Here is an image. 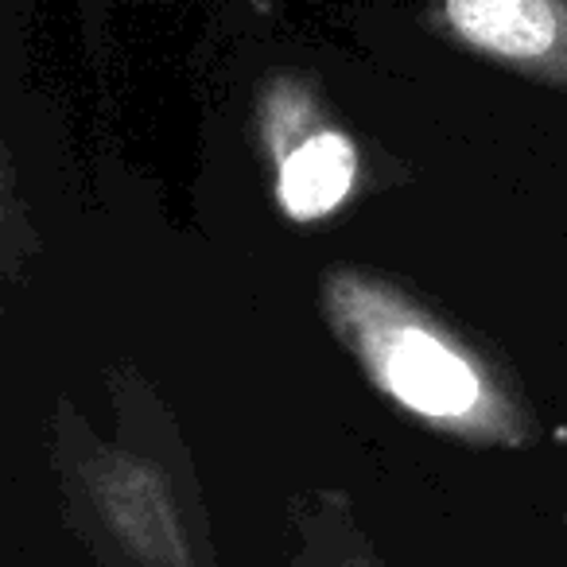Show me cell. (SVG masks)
<instances>
[{
    "label": "cell",
    "mask_w": 567,
    "mask_h": 567,
    "mask_svg": "<svg viewBox=\"0 0 567 567\" xmlns=\"http://www.w3.org/2000/svg\"><path fill=\"white\" fill-rule=\"evenodd\" d=\"M319 311L373 389L404 416L471 447H528L536 416L505 373L432 308L370 268L334 265Z\"/></svg>",
    "instance_id": "1"
},
{
    "label": "cell",
    "mask_w": 567,
    "mask_h": 567,
    "mask_svg": "<svg viewBox=\"0 0 567 567\" xmlns=\"http://www.w3.org/2000/svg\"><path fill=\"white\" fill-rule=\"evenodd\" d=\"M272 198L288 221H323L358 190L362 159L347 128L334 125L319 90L292 71L268 74L252 105Z\"/></svg>",
    "instance_id": "2"
},
{
    "label": "cell",
    "mask_w": 567,
    "mask_h": 567,
    "mask_svg": "<svg viewBox=\"0 0 567 567\" xmlns=\"http://www.w3.org/2000/svg\"><path fill=\"white\" fill-rule=\"evenodd\" d=\"M82 489L102 536L128 567H198L167 478L121 447H102L82 466Z\"/></svg>",
    "instance_id": "3"
},
{
    "label": "cell",
    "mask_w": 567,
    "mask_h": 567,
    "mask_svg": "<svg viewBox=\"0 0 567 567\" xmlns=\"http://www.w3.org/2000/svg\"><path fill=\"white\" fill-rule=\"evenodd\" d=\"M292 567H389V559L358 528L347 502L316 497L296 520Z\"/></svg>",
    "instance_id": "5"
},
{
    "label": "cell",
    "mask_w": 567,
    "mask_h": 567,
    "mask_svg": "<svg viewBox=\"0 0 567 567\" xmlns=\"http://www.w3.org/2000/svg\"><path fill=\"white\" fill-rule=\"evenodd\" d=\"M458 48L567 94V0H432Z\"/></svg>",
    "instance_id": "4"
}]
</instances>
